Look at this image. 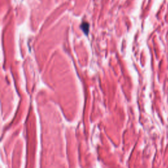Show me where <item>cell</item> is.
Here are the masks:
<instances>
[{
  "instance_id": "cell-1",
  "label": "cell",
  "mask_w": 168,
  "mask_h": 168,
  "mask_svg": "<svg viewBox=\"0 0 168 168\" xmlns=\"http://www.w3.org/2000/svg\"><path fill=\"white\" fill-rule=\"evenodd\" d=\"M80 28L82 29V31L84 32V33H85L86 35H87L88 32H89V24L86 22H83L82 25H80Z\"/></svg>"
}]
</instances>
